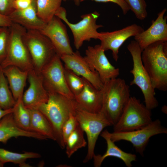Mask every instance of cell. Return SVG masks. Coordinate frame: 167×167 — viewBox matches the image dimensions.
Returning <instances> with one entry per match:
<instances>
[{"instance_id": "6da1fadb", "label": "cell", "mask_w": 167, "mask_h": 167, "mask_svg": "<svg viewBox=\"0 0 167 167\" xmlns=\"http://www.w3.org/2000/svg\"><path fill=\"white\" fill-rule=\"evenodd\" d=\"M47 102L37 109L50 123L56 139L62 148H64L62 135V126L70 114H75L77 107L74 100L57 93H49Z\"/></svg>"}, {"instance_id": "7a4b0ae2", "label": "cell", "mask_w": 167, "mask_h": 167, "mask_svg": "<svg viewBox=\"0 0 167 167\" xmlns=\"http://www.w3.org/2000/svg\"><path fill=\"white\" fill-rule=\"evenodd\" d=\"M143 65L155 89L167 90V41H158L150 44L142 51Z\"/></svg>"}, {"instance_id": "3957f363", "label": "cell", "mask_w": 167, "mask_h": 167, "mask_svg": "<svg viewBox=\"0 0 167 167\" xmlns=\"http://www.w3.org/2000/svg\"><path fill=\"white\" fill-rule=\"evenodd\" d=\"M101 111L112 125L118 121L131 97L129 86L120 78L111 79L104 84Z\"/></svg>"}, {"instance_id": "277c9868", "label": "cell", "mask_w": 167, "mask_h": 167, "mask_svg": "<svg viewBox=\"0 0 167 167\" xmlns=\"http://www.w3.org/2000/svg\"><path fill=\"white\" fill-rule=\"evenodd\" d=\"M127 48L132 56L133 63L132 69L130 71L133 79L130 85H136L140 89L144 96L145 106L151 110L158 106V102L155 97V89L142 62V50L135 40L131 41Z\"/></svg>"}, {"instance_id": "5b68a950", "label": "cell", "mask_w": 167, "mask_h": 167, "mask_svg": "<svg viewBox=\"0 0 167 167\" xmlns=\"http://www.w3.org/2000/svg\"><path fill=\"white\" fill-rule=\"evenodd\" d=\"M9 28L10 35L6 55L0 66L3 68L14 66L28 71L34 69L30 55L23 38L27 30L13 23Z\"/></svg>"}, {"instance_id": "8992f818", "label": "cell", "mask_w": 167, "mask_h": 167, "mask_svg": "<svg viewBox=\"0 0 167 167\" xmlns=\"http://www.w3.org/2000/svg\"><path fill=\"white\" fill-rule=\"evenodd\" d=\"M100 15L97 11L84 14L81 16L82 19L77 23H70L66 17L65 9L61 6L55 16L64 21L71 29L73 37L75 46L79 50L85 41H89L92 39H98L100 33L97 29L103 26L97 24L96 21Z\"/></svg>"}, {"instance_id": "52a82bcc", "label": "cell", "mask_w": 167, "mask_h": 167, "mask_svg": "<svg viewBox=\"0 0 167 167\" xmlns=\"http://www.w3.org/2000/svg\"><path fill=\"white\" fill-rule=\"evenodd\" d=\"M167 129L163 126L159 119L152 121L146 126L138 129L124 132L112 133L105 130L101 133V136L109 137L113 142L125 140L131 143L136 152L142 156L149 139L152 137L158 134H167Z\"/></svg>"}, {"instance_id": "ba28073f", "label": "cell", "mask_w": 167, "mask_h": 167, "mask_svg": "<svg viewBox=\"0 0 167 167\" xmlns=\"http://www.w3.org/2000/svg\"><path fill=\"white\" fill-rule=\"evenodd\" d=\"M34 69L40 72L57 54L49 39L40 31L27 30L23 37Z\"/></svg>"}, {"instance_id": "9c48e42d", "label": "cell", "mask_w": 167, "mask_h": 167, "mask_svg": "<svg viewBox=\"0 0 167 167\" xmlns=\"http://www.w3.org/2000/svg\"><path fill=\"white\" fill-rule=\"evenodd\" d=\"M152 121L151 110L140 100L131 96L121 115L113 125V132H124L141 128Z\"/></svg>"}, {"instance_id": "30bf717a", "label": "cell", "mask_w": 167, "mask_h": 167, "mask_svg": "<svg viewBox=\"0 0 167 167\" xmlns=\"http://www.w3.org/2000/svg\"><path fill=\"white\" fill-rule=\"evenodd\" d=\"M75 116L79 125L87 136L88 152L83 161L84 163H86L93 158L97 140L103 130L112 125L101 112L92 113L77 108Z\"/></svg>"}, {"instance_id": "8fae6325", "label": "cell", "mask_w": 167, "mask_h": 167, "mask_svg": "<svg viewBox=\"0 0 167 167\" xmlns=\"http://www.w3.org/2000/svg\"><path fill=\"white\" fill-rule=\"evenodd\" d=\"M60 57L56 54L40 73L44 86L48 93H57L73 100L74 95L66 80L63 66Z\"/></svg>"}, {"instance_id": "7c38bea8", "label": "cell", "mask_w": 167, "mask_h": 167, "mask_svg": "<svg viewBox=\"0 0 167 167\" xmlns=\"http://www.w3.org/2000/svg\"><path fill=\"white\" fill-rule=\"evenodd\" d=\"M100 45L88 46L85 50V60L91 69L97 71L103 83L117 78L120 74L119 68L110 63Z\"/></svg>"}, {"instance_id": "4fadbf2b", "label": "cell", "mask_w": 167, "mask_h": 167, "mask_svg": "<svg viewBox=\"0 0 167 167\" xmlns=\"http://www.w3.org/2000/svg\"><path fill=\"white\" fill-rule=\"evenodd\" d=\"M144 30L141 26L134 24L118 30L100 32L98 39L101 41V46L105 51H112L113 58L117 62L119 58V49L124 42L130 37H134Z\"/></svg>"}, {"instance_id": "5bb4252c", "label": "cell", "mask_w": 167, "mask_h": 167, "mask_svg": "<svg viewBox=\"0 0 167 167\" xmlns=\"http://www.w3.org/2000/svg\"><path fill=\"white\" fill-rule=\"evenodd\" d=\"M62 20L55 16L40 31L49 39L57 54L60 57L64 55L71 54L74 52L66 27Z\"/></svg>"}, {"instance_id": "9a60e30c", "label": "cell", "mask_w": 167, "mask_h": 167, "mask_svg": "<svg viewBox=\"0 0 167 167\" xmlns=\"http://www.w3.org/2000/svg\"><path fill=\"white\" fill-rule=\"evenodd\" d=\"M60 57L64 63L65 68L81 76L96 89H102L104 84L98 72L91 69L79 51L74 52L71 54L63 55Z\"/></svg>"}, {"instance_id": "2e32d148", "label": "cell", "mask_w": 167, "mask_h": 167, "mask_svg": "<svg viewBox=\"0 0 167 167\" xmlns=\"http://www.w3.org/2000/svg\"><path fill=\"white\" fill-rule=\"evenodd\" d=\"M29 85L24 93L23 103L29 109H37L41 104L47 102L49 94L45 88L40 72L34 69L28 71L27 78Z\"/></svg>"}, {"instance_id": "e0dca14e", "label": "cell", "mask_w": 167, "mask_h": 167, "mask_svg": "<svg viewBox=\"0 0 167 167\" xmlns=\"http://www.w3.org/2000/svg\"><path fill=\"white\" fill-rule=\"evenodd\" d=\"M166 11L165 8L159 12L148 28L134 36L142 50L155 42L167 41V17L164 16Z\"/></svg>"}, {"instance_id": "ac0fdd59", "label": "cell", "mask_w": 167, "mask_h": 167, "mask_svg": "<svg viewBox=\"0 0 167 167\" xmlns=\"http://www.w3.org/2000/svg\"><path fill=\"white\" fill-rule=\"evenodd\" d=\"M103 100L102 89H96L85 79L83 90L74 98L77 108L92 113L101 111Z\"/></svg>"}, {"instance_id": "d6986e66", "label": "cell", "mask_w": 167, "mask_h": 167, "mask_svg": "<svg viewBox=\"0 0 167 167\" xmlns=\"http://www.w3.org/2000/svg\"><path fill=\"white\" fill-rule=\"evenodd\" d=\"M13 23L18 24L27 30L41 31L46 23L38 16L36 0H33L28 8L21 10H15L8 16Z\"/></svg>"}, {"instance_id": "ffe728a7", "label": "cell", "mask_w": 167, "mask_h": 167, "mask_svg": "<svg viewBox=\"0 0 167 167\" xmlns=\"http://www.w3.org/2000/svg\"><path fill=\"white\" fill-rule=\"evenodd\" d=\"M19 137L32 138L40 140L47 139L38 133L20 129L15 123L12 113L6 115L0 121V142L5 144L11 138Z\"/></svg>"}, {"instance_id": "44dd1931", "label": "cell", "mask_w": 167, "mask_h": 167, "mask_svg": "<svg viewBox=\"0 0 167 167\" xmlns=\"http://www.w3.org/2000/svg\"><path fill=\"white\" fill-rule=\"evenodd\" d=\"M2 68L15 101L22 98L28 71L22 70L14 66Z\"/></svg>"}, {"instance_id": "7402d4cb", "label": "cell", "mask_w": 167, "mask_h": 167, "mask_svg": "<svg viewBox=\"0 0 167 167\" xmlns=\"http://www.w3.org/2000/svg\"><path fill=\"white\" fill-rule=\"evenodd\" d=\"M106 141L107 148L105 152L103 155H94V165L100 167L104 160L108 157L113 156L121 159L127 167H131L132 163L136 161V156L133 154L126 152L118 147L110 138L105 135L101 136Z\"/></svg>"}, {"instance_id": "603a6c76", "label": "cell", "mask_w": 167, "mask_h": 167, "mask_svg": "<svg viewBox=\"0 0 167 167\" xmlns=\"http://www.w3.org/2000/svg\"><path fill=\"white\" fill-rule=\"evenodd\" d=\"M31 114V131L56 141L54 135L49 122L38 109H29Z\"/></svg>"}, {"instance_id": "cb8c5ba5", "label": "cell", "mask_w": 167, "mask_h": 167, "mask_svg": "<svg viewBox=\"0 0 167 167\" xmlns=\"http://www.w3.org/2000/svg\"><path fill=\"white\" fill-rule=\"evenodd\" d=\"M37 14L45 23L51 21L61 6L63 0H36Z\"/></svg>"}, {"instance_id": "d4e9b609", "label": "cell", "mask_w": 167, "mask_h": 167, "mask_svg": "<svg viewBox=\"0 0 167 167\" xmlns=\"http://www.w3.org/2000/svg\"><path fill=\"white\" fill-rule=\"evenodd\" d=\"M22 98L16 101L13 107L12 113L13 119L16 124L20 129L25 131H31L30 109L24 105Z\"/></svg>"}, {"instance_id": "484cf974", "label": "cell", "mask_w": 167, "mask_h": 167, "mask_svg": "<svg viewBox=\"0 0 167 167\" xmlns=\"http://www.w3.org/2000/svg\"><path fill=\"white\" fill-rule=\"evenodd\" d=\"M84 132L79 124L67 138L65 147L66 153L68 158L79 149L86 146L87 142L84 138Z\"/></svg>"}, {"instance_id": "4316f807", "label": "cell", "mask_w": 167, "mask_h": 167, "mask_svg": "<svg viewBox=\"0 0 167 167\" xmlns=\"http://www.w3.org/2000/svg\"><path fill=\"white\" fill-rule=\"evenodd\" d=\"M41 156L39 153L33 152H26L23 153H19L0 148V160L4 164L11 162L20 165L25 162L28 159L38 158Z\"/></svg>"}, {"instance_id": "83f0119b", "label": "cell", "mask_w": 167, "mask_h": 167, "mask_svg": "<svg viewBox=\"0 0 167 167\" xmlns=\"http://www.w3.org/2000/svg\"><path fill=\"white\" fill-rule=\"evenodd\" d=\"M16 102L0 66V108L4 110L11 109Z\"/></svg>"}, {"instance_id": "f1b7e54d", "label": "cell", "mask_w": 167, "mask_h": 167, "mask_svg": "<svg viewBox=\"0 0 167 167\" xmlns=\"http://www.w3.org/2000/svg\"><path fill=\"white\" fill-rule=\"evenodd\" d=\"M65 76L67 85L74 96L79 94L84 86V79L64 67Z\"/></svg>"}, {"instance_id": "f546056e", "label": "cell", "mask_w": 167, "mask_h": 167, "mask_svg": "<svg viewBox=\"0 0 167 167\" xmlns=\"http://www.w3.org/2000/svg\"><path fill=\"white\" fill-rule=\"evenodd\" d=\"M130 9L138 19L143 20L147 16V4L145 0H123Z\"/></svg>"}, {"instance_id": "4dcf8cb0", "label": "cell", "mask_w": 167, "mask_h": 167, "mask_svg": "<svg viewBox=\"0 0 167 167\" xmlns=\"http://www.w3.org/2000/svg\"><path fill=\"white\" fill-rule=\"evenodd\" d=\"M10 35L9 27H0V65L6 56Z\"/></svg>"}, {"instance_id": "1f68e13d", "label": "cell", "mask_w": 167, "mask_h": 167, "mask_svg": "<svg viewBox=\"0 0 167 167\" xmlns=\"http://www.w3.org/2000/svg\"><path fill=\"white\" fill-rule=\"evenodd\" d=\"M75 114L71 113L68 118L64 123L62 127V137L65 145L67 138L79 124L75 117Z\"/></svg>"}, {"instance_id": "d6a6232c", "label": "cell", "mask_w": 167, "mask_h": 167, "mask_svg": "<svg viewBox=\"0 0 167 167\" xmlns=\"http://www.w3.org/2000/svg\"><path fill=\"white\" fill-rule=\"evenodd\" d=\"M15 0H0V13L8 16L15 10L14 3Z\"/></svg>"}, {"instance_id": "836d02e7", "label": "cell", "mask_w": 167, "mask_h": 167, "mask_svg": "<svg viewBox=\"0 0 167 167\" xmlns=\"http://www.w3.org/2000/svg\"><path fill=\"white\" fill-rule=\"evenodd\" d=\"M87 0H80L82 2ZM97 2H112L118 5L122 9L123 14L126 15L130 10V8L123 0H91Z\"/></svg>"}, {"instance_id": "e575fe53", "label": "cell", "mask_w": 167, "mask_h": 167, "mask_svg": "<svg viewBox=\"0 0 167 167\" xmlns=\"http://www.w3.org/2000/svg\"><path fill=\"white\" fill-rule=\"evenodd\" d=\"M32 1L15 0L14 3L15 10H23L28 8L31 5Z\"/></svg>"}, {"instance_id": "d590c367", "label": "cell", "mask_w": 167, "mask_h": 167, "mask_svg": "<svg viewBox=\"0 0 167 167\" xmlns=\"http://www.w3.org/2000/svg\"><path fill=\"white\" fill-rule=\"evenodd\" d=\"M13 22L10 18L0 13V27H10Z\"/></svg>"}, {"instance_id": "8d00e7d4", "label": "cell", "mask_w": 167, "mask_h": 167, "mask_svg": "<svg viewBox=\"0 0 167 167\" xmlns=\"http://www.w3.org/2000/svg\"><path fill=\"white\" fill-rule=\"evenodd\" d=\"M13 110V108L7 110L3 109L0 108V121L5 116L9 113H12Z\"/></svg>"}, {"instance_id": "74e56055", "label": "cell", "mask_w": 167, "mask_h": 167, "mask_svg": "<svg viewBox=\"0 0 167 167\" xmlns=\"http://www.w3.org/2000/svg\"><path fill=\"white\" fill-rule=\"evenodd\" d=\"M67 0H63V1H65ZM73 1L75 5L77 6L79 5L80 2V0H71Z\"/></svg>"}, {"instance_id": "f35d334b", "label": "cell", "mask_w": 167, "mask_h": 167, "mask_svg": "<svg viewBox=\"0 0 167 167\" xmlns=\"http://www.w3.org/2000/svg\"><path fill=\"white\" fill-rule=\"evenodd\" d=\"M4 164L0 160V167H2L4 166Z\"/></svg>"}, {"instance_id": "ab89813d", "label": "cell", "mask_w": 167, "mask_h": 167, "mask_svg": "<svg viewBox=\"0 0 167 167\" xmlns=\"http://www.w3.org/2000/svg\"></svg>"}]
</instances>
